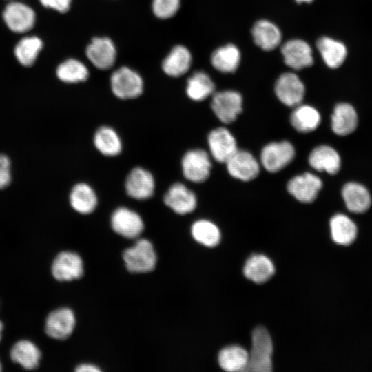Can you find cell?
<instances>
[{"label": "cell", "mask_w": 372, "mask_h": 372, "mask_svg": "<svg viewBox=\"0 0 372 372\" xmlns=\"http://www.w3.org/2000/svg\"><path fill=\"white\" fill-rule=\"evenodd\" d=\"M56 75L61 81L65 83H74L87 80L89 72L82 62L70 59L59 65Z\"/></svg>", "instance_id": "d590c367"}, {"label": "cell", "mask_w": 372, "mask_h": 372, "mask_svg": "<svg viewBox=\"0 0 372 372\" xmlns=\"http://www.w3.org/2000/svg\"><path fill=\"white\" fill-rule=\"evenodd\" d=\"M191 232L196 241L206 247H215L220 242L221 235L218 227L207 220L194 222Z\"/></svg>", "instance_id": "836d02e7"}, {"label": "cell", "mask_w": 372, "mask_h": 372, "mask_svg": "<svg viewBox=\"0 0 372 372\" xmlns=\"http://www.w3.org/2000/svg\"><path fill=\"white\" fill-rule=\"evenodd\" d=\"M242 99L240 93L234 90H224L213 94L211 107L223 123L234 122L242 112Z\"/></svg>", "instance_id": "8992f818"}, {"label": "cell", "mask_w": 372, "mask_h": 372, "mask_svg": "<svg viewBox=\"0 0 372 372\" xmlns=\"http://www.w3.org/2000/svg\"><path fill=\"white\" fill-rule=\"evenodd\" d=\"M211 156L219 163H226L238 149L236 139L225 127L211 130L207 138Z\"/></svg>", "instance_id": "4fadbf2b"}, {"label": "cell", "mask_w": 372, "mask_h": 372, "mask_svg": "<svg viewBox=\"0 0 372 372\" xmlns=\"http://www.w3.org/2000/svg\"><path fill=\"white\" fill-rule=\"evenodd\" d=\"M272 353L273 342L268 331L263 327H256L251 333V347L245 371H271Z\"/></svg>", "instance_id": "6da1fadb"}, {"label": "cell", "mask_w": 372, "mask_h": 372, "mask_svg": "<svg viewBox=\"0 0 372 372\" xmlns=\"http://www.w3.org/2000/svg\"><path fill=\"white\" fill-rule=\"evenodd\" d=\"M1 370V363H0V371Z\"/></svg>", "instance_id": "7bdbcfd3"}, {"label": "cell", "mask_w": 372, "mask_h": 372, "mask_svg": "<svg viewBox=\"0 0 372 372\" xmlns=\"http://www.w3.org/2000/svg\"><path fill=\"white\" fill-rule=\"evenodd\" d=\"M342 194L347 208L351 212L364 213L370 207V194L360 184L347 183L342 188Z\"/></svg>", "instance_id": "d4e9b609"}, {"label": "cell", "mask_w": 372, "mask_h": 372, "mask_svg": "<svg viewBox=\"0 0 372 372\" xmlns=\"http://www.w3.org/2000/svg\"><path fill=\"white\" fill-rule=\"evenodd\" d=\"M340 158L338 152L328 145L315 147L309 156V163L318 172L325 171L329 174H336L340 168Z\"/></svg>", "instance_id": "d6986e66"}, {"label": "cell", "mask_w": 372, "mask_h": 372, "mask_svg": "<svg viewBox=\"0 0 372 372\" xmlns=\"http://www.w3.org/2000/svg\"><path fill=\"white\" fill-rule=\"evenodd\" d=\"M251 34L255 43L266 51L275 49L282 39L280 29L265 19L259 20L254 25Z\"/></svg>", "instance_id": "ffe728a7"}, {"label": "cell", "mask_w": 372, "mask_h": 372, "mask_svg": "<svg viewBox=\"0 0 372 372\" xmlns=\"http://www.w3.org/2000/svg\"><path fill=\"white\" fill-rule=\"evenodd\" d=\"M163 201L175 213L183 215L194 210L197 200L192 191L184 184L176 183L168 189Z\"/></svg>", "instance_id": "ac0fdd59"}, {"label": "cell", "mask_w": 372, "mask_h": 372, "mask_svg": "<svg viewBox=\"0 0 372 372\" xmlns=\"http://www.w3.org/2000/svg\"><path fill=\"white\" fill-rule=\"evenodd\" d=\"M110 82L112 92L121 99L136 98L143 90V81L141 76L127 67H121L114 72Z\"/></svg>", "instance_id": "3957f363"}, {"label": "cell", "mask_w": 372, "mask_h": 372, "mask_svg": "<svg viewBox=\"0 0 372 372\" xmlns=\"http://www.w3.org/2000/svg\"><path fill=\"white\" fill-rule=\"evenodd\" d=\"M243 273L245 276L256 283H263L275 273V267L267 256L262 254H254L246 261Z\"/></svg>", "instance_id": "44dd1931"}, {"label": "cell", "mask_w": 372, "mask_h": 372, "mask_svg": "<svg viewBox=\"0 0 372 372\" xmlns=\"http://www.w3.org/2000/svg\"><path fill=\"white\" fill-rule=\"evenodd\" d=\"M111 225L115 232L127 238L138 237L144 228L141 217L126 207H119L113 212Z\"/></svg>", "instance_id": "5bb4252c"}, {"label": "cell", "mask_w": 372, "mask_h": 372, "mask_svg": "<svg viewBox=\"0 0 372 372\" xmlns=\"http://www.w3.org/2000/svg\"><path fill=\"white\" fill-rule=\"evenodd\" d=\"M86 55L97 68L107 70L114 65L116 51L112 41L107 37H95L86 48Z\"/></svg>", "instance_id": "2e32d148"}, {"label": "cell", "mask_w": 372, "mask_h": 372, "mask_svg": "<svg viewBox=\"0 0 372 372\" xmlns=\"http://www.w3.org/2000/svg\"><path fill=\"white\" fill-rule=\"evenodd\" d=\"M218 362L226 371H245L248 362V352L239 346L226 347L220 351Z\"/></svg>", "instance_id": "83f0119b"}, {"label": "cell", "mask_w": 372, "mask_h": 372, "mask_svg": "<svg viewBox=\"0 0 372 372\" xmlns=\"http://www.w3.org/2000/svg\"><path fill=\"white\" fill-rule=\"evenodd\" d=\"M42 41L37 37H28L22 39L14 48V54L18 61L25 67L32 66L41 50Z\"/></svg>", "instance_id": "e575fe53"}, {"label": "cell", "mask_w": 372, "mask_h": 372, "mask_svg": "<svg viewBox=\"0 0 372 372\" xmlns=\"http://www.w3.org/2000/svg\"><path fill=\"white\" fill-rule=\"evenodd\" d=\"M316 46L324 62L330 68H337L342 65L347 55L343 43L328 37H320Z\"/></svg>", "instance_id": "7402d4cb"}, {"label": "cell", "mask_w": 372, "mask_h": 372, "mask_svg": "<svg viewBox=\"0 0 372 372\" xmlns=\"http://www.w3.org/2000/svg\"><path fill=\"white\" fill-rule=\"evenodd\" d=\"M126 268L132 273H146L154 269L156 255L152 244L146 239L138 240L125 249L123 255Z\"/></svg>", "instance_id": "7a4b0ae2"}, {"label": "cell", "mask_w": 372, "mask_h": 372, "mask_svg": "<svg viewBox=\"0 0 372 372\" xmlns=\"http://www.w3.org/2000/svg\"><path fill=\"white\" fill-rule=\"evenodd\" d=\"M192 63V55L189 50L183 45L173 48L162 63L165 73L172 77H178L185 74Z\"/></svg>", "instance_id": "cb8c5ba5"}, {"label": "cell", "mask_w": 372, "mask_h": 372, "mask_svg": "<svg viewBox=\"0 0 372 372\" xmlns=\"http://www.w3.org/2000/svg\"><path fill=\"white\" fill-rule=\"evenodd\" d=\"M125 190L129 196L143 200L151 198L155 189V181L152 174L147 169L136 167L127 176Z\"/></svg>", "instance_id": "9c48e42d"}, {"label": "cell", "mask_w": 372, "mask_h": 372, "mask_svg": "<svg viewBox=\"0 0 372 372\" xmlns=\"http://www.w3.org/2000/svg\"><path fill=\"white\" fill-rule=\"evenodd\" d=\"M75 371L76 372H99L101 369L97 366L90 364H82L79 365Z\"/></svg>", "instance_id": "ab89813d"}, {"label": "cell", "mask_w": 372, "mask_h": 372, "mask_svg": "<svg viewBox=\"0 0 372 372\" xmlns=\"http://www.w3.org/2000/svg\"><path fill=\"white\" fill-rule=\"evenodd\" d=\"M229 174L234 178L249 181L257 177L260 165L249 152L237 149L225 163Z\"/></svg>", "instance_id": "ba28073f"}, {"label": "cell", "mask_w": 372, "mask_h": 372, "mask_svg": "<svg viewBox=\"0 0 372 372\" xmlns=\"http://www.w3.org/2000/svg\"><path fill=\"white\" fill-rule=\"evenodd\" d=\"M52 273L59 281H70L80 278L83 273L81 257L72 251L59 253L52 265Z\"/></svg>", "instance_id": "7c38bea8"}, {"label": "cell", "mask_w": 372, "mask_h": 372, "mask_svg": "<svg viewBox=\"0 0 372 372\" xmlns=\"http://www.w3.org/2000/svg\"><path fill=\"white\" fill-rule=\"evenodd\" d=\"M2 329H3V324H2V322L0 321V340H1V335Z\"/></svg>", "instance_id": "b9f144b4"}, {"label": "cell", "mask_w": 372, "mask_h": 372, "mask_svg": "<svg viewBox=\"0 0 372 372\" xmlns=\"http://www.w3.org/2000/svg\"><path fill=\"white\" fill-rule=\"evenodd\" d=\"M70 202L72 208L79 213H92L97 205V197L94 189L86 183H78L72 189Z\"/></svg>", "instance_id": "4dcf8cb0"}, {"label": "cell", "mask_w": 372, "mask_h": 372, "mask_svg": "<svg viewBox=\"0 0 372 372\" xmlns=\"http://www.w3.org/2000/svg\"><path fill=\"white\" fill-rule=\"evenodd\" d=\"M330 229L333 240L338 245H349L357 236L355 224L344 214H335L331 218Z\"/></svg>", "instance_id": "f1b7e54d"}, {"label": "cell", "mask_w": 372, "mask_h": 372, "mask_svg": "<svg viewBox=\"0 0 372 372\" xmlns=\"http://www.w3.org/2000/svg\"><path fill=\"white\" fill-rule=\"evenodd\" d=\"M358 125V116L354 108L348 103L338 104L331 116V127L335 134L345 136L353 132Z\"/></svg>", "instance_id": "603a6c76"}, {"label": "cell", "mask_w": 372, "mask_h": 372, "mask_svg": "<svg viewBox=\"0 0 372 372\" xmlns=\"http://www.w3.org/2000/svg\"><path fill=\"white\" fill-rule=\"evenodd\" d=\"M240 61V50L233 44H227L217 48L211 56V62L214 68L224 73L235 72Z\"/></svg>", "instance_id": "f546056e"}, {"label": "cell", "mask_w": 372, "mask_h": 372, "mask_svg": "<svg viewBox=\"0 0 372 372\" xmlns=\"http://www.w3.org/2000/svg\"><path fill=\"white\" fill-rule=\"evenodd\" d=\"M211 163L209 154L203 149L187 151L182 159V169L185 178L196 183L205 181L210 175Z\"/></svg>", "instance_id": "5b68a950"}, {"label": "cell", "mask_w": 372, "mask_h": 372, "mask_svg": "<svg viewBox=\"0 0 372 372\" xmlns=\"http://www.w3.org/2000/svg\"><path fill=\"white\" fill-rule=\"evenodd\" d=\"M94 143L99 152L106 156H115L122 150V143L118 134L107 126L101 127L96 130Z\"/></svg>", "instance_id": "1f68e13d"}, {"label": "cell", "mask_w": 372, "mask_h": 372, "mask_svg": "<svg viewBox=\"0 0 372 372\" xmlns=\"http://www.w3.org/2000/svg\"><path fill=\"white\" fill-rule=\"evenodd\" d=\"M3 18L8 28L16 33L29 31L35 23L34 10L20 2H12L7 5L3 13Z\"/></svg>", "instance_id": "8fae6325"}, {"label": "cell", "mask_w": 372, "mask_h": 372, "mask_svg": "<svg viewBox=\"0 0 372 372\" xmlns=\"http://www.w3.org/2000/svg\"><path fill=\"white\" fill-rule=\"evenodd\" d=\"M274 90L280 101L291 107L302 103L305 92L303 83L292 72L281 74L275 83Z\"/></svg>", "instance_id": "52a82bcc"}, {"label": "cell", "mask_w": 372, "mask_h": 372, "mask_svg": "<svg viewBox=\"0 0 372 372\" xmlns=\"http://www.w3.org/2000/svg\"><path fill=\"white\" fill-rule=\"evenodd\" d=\"M41 356L38 347L27 340L18 341L10 350L12 360L28 370L34 369L39 366Z\"/></svg>", "instance_id": "4316f807"}, {"label": "cell", "mask_w": 372, "mask_h": 372, "mask_svg": "<svg viewBox=\"0 0 372 372\" xmlns=\"http://www.w3.org/2000/svg\"><path fill=\"white\" fill-rule=\"evenodd\" d=\"M180 7V0H153L152 10L160 19L173 17Z\"/></svg>", "instance_id": "8d00e7d4"}, {"label": "cell", "mask_w": 372, "mask_h": 372, "mask_svg": "<svg viewBox=\"0 0 372 372\" xmlns=\"http://www.w3.org/2000/svg\"><path fill=\"white\" fill-rule=\"evenodd\" d=\"M285 63L294 70H301L311 66L313 63L311 46L301 39H291L281 48Z\"/></svg>", "instance_id": "9a60e30c"}, {"label": "cell", "mask_w": 372, "mask_h": 372, "mask_svg": "<svg viewBox=\"0 0 372 372\" xmlns=\"http://www.w3.org/2000/svg\"><path fill=\"white\" fill-rule=\"evenodd\" d=\"M295 154V149L290 142H272L262 148L260 162L267 171L277 172L293 161Z\"/></svg>", "instance_id": "277c9868"}, {"label": "cell", "mask_w": 372, "mask_h": 372, "mask_svg": "<svg viewBox=\"0 0 372 372\" xmlns=\"http://www.w3.org/2000/svg\"><path fill=\"white\" fill-rule=\"evenodd\" d=\"M10 179V160L6 156L0 154V189L7 186Z\"/></svg>", "instance_id": "74e56055"}, {"label": "cell", "mask_w": 372, "mask_h": 372, "mask_svg": "<svg viewBox=\"0 0 372 372\" xmlns=\"http://www.w3.org/2000/svg\"><path fill=\"white\" fill-rule=\"evenodd\" d=\"M322 186L318 176L306 172L291 178L287 183V190L298 201L310 203L315 200Z\"/></svg>", "instance_id": "30bf717a"}, {"label": "cell", "mask_w": 372, "mask_h": 372, "mask_svg": "<svg viewBox=\"0 0 372 372\" xmlns=\"http://www.w3.org/2000/svg\"><path fill=\"white\" fill-rule=\"evenodd\" d=\"M320 120V113L315 107L302 103L294 107L290 116L291 125L301 133L315 130L319 126Z\"/></svg>", "instance_id": "484cf974"}, {"label": "cell", "mask_w": 372, "mask_h": 372, "mask_svg": "<svg viewBox=\"0 0 372 372\" xmlns=\"http://www.w3.org/2000/svg\"><path fill=\"white\" fill-rule=\"evenodd\" d=\"M75 326V316L73 311L66 307L52 311L45 322L46 334L54 339L63 340L69 337Z\"/></svg>", "instance_id": "e0dca14e"}, {"label": "cell", "mask_w": 372, "mask_h": 372, "mask_svg": "<svg viewBox=\"0 0 372 372\" xmlns=\"http://www.w3.org/2000/svg\"><path fill=\"white\" fill-rule=\"evenodd\" d=\"M298 3H303V2H305V3H311L312 2L313 0H296Z\"/></svg>", "instance_id": "60d3db41"}, {"label": "cell", "mask_w": 372, "mask_h": 372, "mask_svg": "<svg viewBox=\"0 0 372 372\" xmlns=\"http://www.w3.org/2000/svg\"><path fill=\"white\" fill-rule=\"evenodd\" d=\"M41 3L59 12H66L70 7L72 0H39Z\"/></svg>", "instance_id": "f35d334b"}, {"label": "cell", "mask_w": 372, "mask_h": 372, "mask_svg": "<svg viewBox=\"0 0 372 372\" xmlns=\"http://www.w3.org/2000/svg\"><path fill=\"white\" fill-rule=\"evenodd\" d=\"M215 85L210 76L204 72H196L187 80L186 93L189 99L201 101L213 94Z\"/></svg>", "instance_id": "d6a6232c"}]
</instances>
